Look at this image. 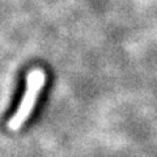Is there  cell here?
I'll use <instances>...</instances> for the list:
<instances>
[{"label": "cell", "mask_w": 157, "mask_h": 157, "mask_svg": "<svg viewBox=\"0 0 157 157\" xmlns=\"http://www.w3.org/2000/svg\"><path fill=\"white\" fill-rule=\"evenodd\" d=\"M46 84V73L42 68H33L28 72L26 75V86L24 96L20 101L14 114L12 118L8 121V128L16 132L21 130V127L26 123L29 117L32 115V113L36 107V104L39 98V94L43 89V86Z\"/></svg>", "instance_id": "1"}]
</instances>
